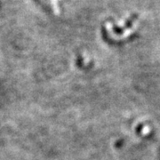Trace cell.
Segmentation results:
<instances>
[{
  "label": "cell",
  "instance_id": "1",
  "mask_svg": "<svg viewBox=\"0 0 160 160\" xmlns=\"http://www.w3.org/2000/svg\"><path fill=\"white\" fill-rule=\"evenodd\" d=\"M137 17H138L137 13H132V14H131V15H130V17L126 20V23H125V29H127V28H130V27H132V23L134 22V21L137 19Z\"/></svg>",
  "mask_w": 160,
  "mask_h": 160
}]
</instances>
